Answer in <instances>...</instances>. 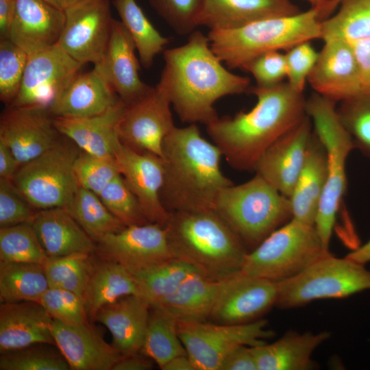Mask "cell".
<instances>
[{"label": "cell", "mask_w": 370, "mask_h": 370, "mask_svg": "<svg viewBox=\"0 0 370 370\" xmlns=\"http://www.w3.org/2000/svg\"><path fill=\"white\" fill-rule=\"evenodd\" d=\"M163 57L158 84L184 123L208 125L219 117L214 107L218 99L250 88L249 78L225 68L200 31L190 33L184 45L165 49Z\"/></svg>", "instance_id": "cell-1"}, {"label": "cell", "mask_w": 370, "mask_h": 370, "mask_svg": "<svg viewBox=\"0 0 370 370\" xmlns=\"http://www.w3.org/2000/svg\"><path fill=\"white\" fill-rule=\"evenodd\" d=\"M257 98L248 112L218 117L206 125L213 143L227 163L240 171H254L264 151L307 114L303 92L287 82L249 90Z\"/></svg>", "instance_id": "cell-2"}, {"label": "cell", "mask_w": 370, "mask_h": 370, "mask_svg": "<svg viewBox=\"0 0 370 370\" xmlns=\"http://www.w3.org/2000/svg\"><path fill=\"white\" fill-rule=\"evenodd\" d=\"M222 153L196 124L175 127L162 145L164 181L160 198L169 212L214 210L217 199L233 182L221 170Z\"/></svg>", "instance_id": "cell-3"}, {"label": "cell", "mask_w": 370, "mask_h": 370, "mask_svg": "<svg viewBox=\"0 0 370 370\" xmlns=\"http://www.w3.org/2000/svg\"><path fill=\"white\" fill-rule=\"evenodd\" d=\"M164 226L173 258L214 280L241 273L249 251L214 210L171 212Z\"/></svg>", "instance_id": "cell-4"}, {"label": "cell", "mask_w": 370, "mask_h": 370, "mask_svg": "<svg viewBox=\"0 0 370 370\" xmlns=\"http://www.w3.org/2000/svg\"><path fill=\"white\" fill-rule=\"evenodd\" d=\"M319 10L311 8L297 14L271 17L230 29H212L210 45L230 69L244 68L260 55L287 51L306 41L321 39Z\"/></svg>", "instance_id": "cell-5"}, {"label": "cell", "mask_w": 370, "mask_h": 370, "mask_svg": "<svg viewBox=\"0 0 370 370\" xmlns=\"http://www.w3.org/2000/svg\"><path fill=\"white\" fill-rule=\"evenodd\" d=\"M214 210L251 250L293 218L289 199L256 173L222 190Z\"/></svg>", "instance_id": "cell-6"}, {"label": "cell", "mask_w": 370, "mask_h": 370, "mask_svg": "<svg viewBox=\"0 0 370 370\" xmlns=\"http://www.w3.org/2000/svg\"><path fill=\"white\" fill-rule=\"evenodd\" d=\"M306 112L327 153V182L314 226L329 251L336 215L347 190L346 162L354 146L338 116L335 101L314 92L306 99Z\"/></svg>", "instance_id": "cell-7"}, {"label": "cell", "mask_w": 370, "mask_h": 370, "mask_svg": "<svg viewBox=\"0 0 370 370\" xmlns=\"http://www.w3.org/2000/svg\"><path fill=\"white\" fill-rule=\"evenodd\" d=\"M328 253L314 225L292 218L247 252L241 273L279 282Z\"/></svg>", "instance_id": "cell-8"}, {"label": "cell", "mask_w": 370, "mask_h": 370, "mask_svg": "<svg viewBox=\"0 0 370 370\" xmlns=\"http://www.w3.org/2000/svg\"><path fill=\"white\" fill-rule=\"evenodd\" d=\"M370 290V270L328 253L297 275L278 282L275 306L297 308L321 299H341Z\"/></svg>", "instance_id": "cell-9"}, {"label": "cell", "mask_w": 370, "mask_h": 370, "mask_svg": "<svg viewBox=\"0 0 370 370\" xmlns=\"http://www.w3.org/2000/svg\"><path fill=\"white\" fill-rule=\"evenodd\" d=\"M79 153L72 141L58 140L43 153L22 164L12 182L35 209L66 208L79 188L73 172Z\"/></svg>", "instance_id": "cell-10"}, {"label": "cell", "mask_w": 370, "mask_h": 370, "mask_svg": "<svg viewBox=\"0 0 370 370\" xmlns=\"http://www.w3.org/2000/svg\"><path fill=\"white\" fill-rule=\"evenodd\" d=\"M177 326L196 370H220L224 358L238 346L260 345L274 336L267 321L261 319L241 324L177 321Z\"/></svg>", "instance_id": "cell-11"}, {"label": "cell", "mask_w": 370, "mask_h": 370, "mask_svg": "<svg viewBox=\"0 0 370 370\" xmlns=\"http://www.w3.org/2000/svg\"><path fill=\"white\" fill-rule=\"evenodd\" d=\"M58 45L82 64H99L107 49L114 18L110 0H80L64 9Z\"/></svg>", "instance_id": "cell-12"}, {"label": "cell", "mask_w": 370, "mask_h": 370, "mask_svg": "<svg viewBox=\"0 0 370 370\" xmlns=\"http://www.w3.org/2000/svg\"><path fill=\"white\" fill-rule=\"evenodd\" d=\"M83 65L58 45L29 55L19 92L10 106L49 110Z\"/></svg>", "instance_id": "cell-13"}, {"label": "cell", "mask_w": 370, "mask_h": 370, "mask_svg": "<svg viewBox=\"0 0 370 370\" xmlns=\"http://www.w3.org/2000/svg\"><path fill=\"white\" fill-rule=\"evenodd\" d=\"M171 101L157 84L138 101L126 106L119 124L121 142L134 151L162 158V145L175 127Z\"/></svg>", "instance_id": "cell-14"}, {"label": "cell", "mask_w": 370, "mask_h": 370, "mask_svg": "<svg viewBox=\"0 0 370 370\" xmlns=\"http://www.w3.org/2000/svg\"><path fill=\"white\" fill-rule=\"evenodd\" d=\"M95 253L130 273L173 258L165 226L151 223L126 226L104 236L96 243Z\"/></svg>", "instance_id": "cell-15"}, {"label": "cell", "mask_w": 370, "mask_h": 370, "mask_svg": "<svg viewBox=\"0 0 370 370\" xmlns=\"http://www.w3.org/2000/svg\"><path fill=\"white\" fill-rule=\"evenodd\" d=\"M115 160L120 174L136 197L147 221L164 226L170 213L160 198L164 181L162 158L151 153L134 151L121 143Z\"/></svg>", "instance_id": "cell-16"}, {"label": "cell", "mask_w": 370, "mask_h": 370, "mask_svg": "<svg viewBox=\"0 0 370 370\" xmlns=\"http://www.w3.org/2000/svg\"><path fill=\"white\" fill-rule=\"evenodd\" d=\"M49 110L9 106L0 121V140L12 150L21 165L53 146L60 132Z\"/></svg>", "instance_id": "cell-17"}, {"label": "cell", "mask_w": 370, "mask_h": 370, "mask_svg": "<svg viewBox=\"0 0 370 370\" xmlns=\"http://www.w3.org/2000/svg\"><path fill=\"white\" fill-rule=\"evenodd\" d=\"M313 126L306 114L275 140L258 160L254 171L289 198L301 170Z\"/></svg>", "instance_id": "cell-18"}, {"label": "cell", "mask_w": 370, "mask_h": 370, "mask_svg": "<svg viewBox=\"0 0 370 370\" xmlns=\"http://www.w3.org/2000/svg\"><path fill=\"white\" fill-rule=\"evenodd\" d=\"M323 42L308 78L314 92L336 103L361 94L359 69L352 45L338 40Z\"/></svg>", "instance_id": "cell-19"}, {"label": "cell", "mask_w": 370, "mask_h": 370, "mask_svg": "<svg viewBox=\"0 0 370 370\" xmlns=\"http://www.w3.org/2000/svg\"><path fill=\"white\" fill-rule=\"evenodd\" d=\"M277 297L278 282L239 273L228 280L210 319L226 324L254 321L275 306Z\"/></svg>", "instance_id": "cell-20"}, {"label": "cell", "mask_w": 370, "mask_h": 370, "mask_svg": "<svg viewBox=\"0 0 370 370\" xmlns=\"http://www.w3.org/2000/svg\"><path fill=\"white\" fill-rule=\"evenodd\" d=\"M135 44L120 21L114 18L110 40L101 61L96 66L105 76L119 97L130 105L151 88L141 81L140 61Z\"/></svg>", "instance_id": "cell-21"}, {"label": "cell", "mask_w": 370, "mask_h": 370, "mask_svg": "<svg viewBox=\"0 0 370 370\" xmlns=\"http://www.w3.org/2000/svg\"><path fill=\"white\" fill-rule=\"evenodd\" d=\"M64 21V10L45 0H15L8 39L29 56L56 45Z\"/></svg>", "instance_id": "cell-22"}, {"label": "cell", "mask_w": 370, "mask_h": 370, "mask_svg": "<svg viewBox=\"0 0 370 370\" xmlns=\"http://www.w3.org/2000/svg\"><path fill=\"white\" fill-rule=\"evenodd\" d=\"M56 345L74 370H112L123 356L87 324H68L53 319Z\"/></svg>", "instance_id": "cell-23"}, {"label": "cell", "mask_w": 370, "mask_h": 370, "mask_svg": "<svg viewBox=\"0 0 370 370\" xmlns=\"http://www.w3.org/2000/svg\"><path fill=\"white\" fill-rule=\"evenodd\" d=\"M125 108L120 99L99 114L84 118L53 117V123L61 135L83 151L115 159L121 144L119 124Z\"/></svg>", "instance_id": "cell-24"}, {"label": "cell", "mask_w": 370, "mask_h": 370, "mask_svg": "<svg viewBox=\"0 0 370 370\" xmlns=\"http://www.w3.org/2000/svg\"><path fill=\"white\" fill-rule=\"evenodd\" d=\"M52 322L53 319L39 302L1 303V353L36 344L56 345Z\"/></svg>", "instance_id": "cell-25"}, {"label": "cell", "mask_w": 370, "mask_h": 370, "mask_svg": "<svg viewBox=\"0 0 370 370\" xmlns=\"http://www.w3.org/2000/svg\"><path fill=\"white\" fill-rule=\"evenodd\" d=\"M300 12L290 0H202L197 24L210 30L230 29Z\"/></svg>", "instance_id": "cell-26"}, {"label": "cell", "mask_w": 370, "mask_h": 370, "mask_svg": "<svg viewBox=\"0 0 370 370\" xmlns=\"http://www.w3.org/2000/svg\"><path fill=\"white\" fill-rule=\"evenodd\" d=\"M120 98L96 67L79 73L50 108L53 117L84 118L99 114Z\"/></svg>", "instance_id": "cell-27"}, {"label": "cell", "mask_w": 370, "mask_h": 370, "mask_svg": "<svg viewBox=\"0 0 370 370\" xmlns=\"http://www.w3.org/2000/svg\"><path fill=\"white\" fill-rule=\"evenodd\" d=\"M150 310L145 299L131 295L101 307L95 319L109 330L112 345L123 356H129L140 352Z\"/></svg>", "instance_id": "cell-28"}, {"label": "cell", "mask_w": 370, "mask_h": 370, "mask_svg": "<svg viewBox=\"0 0 370 370\" xmlns=\"http://www.w3.org/2000/svg\"><path fill=\"white\" fill-rule=\"evenodd\" d=\"M229 279L218 280L193 273L174 293L151 308L164 311L177 321H206Z\"/></svg>", "instance_id": "cell-29"}, {"label": "cell", "mask_w": 370, "mask_h": 370, "mask_svg": "<svg viewBox=\"0 0 370 370\" xmlns=\"http://www.w3.org/2000/svg\"><path fill=\"white\" fill-rule=\"evenodd\" d=\"M32 224L49 258L95 251L96 243L65 208L39 210Z\"/></svg>", "instance_id": "cell-30"}, {"label": "cell", "mask_w": 370, "mask_h": 370, "mask_svg": "<svg viewBox=\"0 0 370 370\" xmlns=\"http://www.w3.org/2000/svg\"><path fill=\"white\" fill-rule=\"evenodd\" d=\"M328 331L299 333L289 330L272 343L251 347L258 370H309L317 367L313 352L330 338Z\"/></svg>", "instance_id": "cell-31"}, {"label": "cell", "mask_w": 370, "mask_h": 370, "mask_svg": "<svg viewBox=\"0 0 370 370\" xmlns=\"http://www.w3.org/2000/svg\"><path fill=\"white\" fill-rule=\"evenodd\" d=\"M327 177L326 151L313 130L301 170L288 198L293 219L314 225Z\"/></svg>", "instance_id": "cell-32"}, {"label": "cell", "mask_w": 370, "mask_h": 370, "mask_svg": "<svg viewBox=\"0 0 370 370\" xmlns=\"http://www.w3.org/2000/svg\"><path fill=\"white\" fill-rule=\"evenodd\" d=\"M138 294L134 277L126 268L99 258L92 259L83 297L89 317L95 319L98 310L106 304Z\"/></svg>", "instance_id": "cell-33"}, {"label": "cell", "mask_w": 370, "mask_h": 370, "mask_svg": "<svg viewBox=\"0 0 370 370\" xmlns=\"http://www.w3.org/2000/svg\"><path fill=\"white\" fill-rule=\"evenodd\" d=\"M49 288L44 265L0 261V301L39 302Z\"/></svg>", "instance_id": "cell-34"}, {"label": "cell", "mask_w": 370, "mask_h": 370, "mask_svg": "<svg viewBox=\"0 0 370 370\" xmlns=\"http://www.w3.org/2000/svg\"><path fill=\"white\" fill-rule=\"evenodd\" d=\"M112 5L133 39L140 64L150 69L156 56L164 52L170 39L154 27L136 0H113Z\"/></svg>", "instance_id": "cell-35"}, {"label": "cell", "mask_w": 370, "mask_h": 370, "mask_svg": "<svg viewBox=\"0 0 370 370\" xmlns=\"http://www.w3.org/2000/svg\"><path fill=\"white\" fill-rule=\"evenodd\" d=\"M195 272L199 271L172 258L131 273L137 286L138 296L152 307L174 293L187 277Z\"/></svg>", "instance_id": "cell-36"}, {"label": "cell", "mask_w": 370, "mask_h": 370, "mask_svg": "<svg viewBox=\"0 0 370 370\" xmlns=\"http://www.w3.org/2000/svg\"><path fill=\"white\" fill-rule=\"evenodd\" d=\"M338 11L321 22L323 41L350 44L370 39V0H342Z\"/></svg>", "instance_id": "cell-37"}, {"label": "cell", "mask_w": 370, "mask_h": 370, "mask_svg": "<svg viewBox=\"0 0 370 370\" xmlns=\"http://www.w3.org/2000/svg\"><path fill=\"white\" fill-rule=\"evenodd\" d=\"M140 352L151 358L160 369L172 358L186 355L178 334L177 321L164 311L151 308Z\"/></svg>", "instance_id": "cell-38"}, {"label": "cell", "mask_w": 370, "mask_h": 370, "mask_svg": "<svg viewBox=\"0 0 370 370\" xmlns=\"http://www.w3.org/2000/svg\"><path fill=\"white\" fill-rule=\"evenodd\" d=\"M65 208L95 243L126 227L109 211L98 195L82 188H78Z\"/></svg>", "instance_id": "cell-39"}, {"label": "cell", "mask_w": 370, "mask_h": 370, "mask_svg": "<svg viewBox=\"0 0 370 370\" xmlns=\"http://www.w3.org/2000/svg\"><path fill=\"white\" fill-rule=\"evenodd\" d=\"M49 259L32 223L0 228V261L45 266Z\"/></svg>", "instance_id": "cell-40"}, {"label": "cell", "mask_w": 370, "mask_h": 370, "mask_svg": "<svg viewBox=\"0 0 370 370\" xmlns=\"http://www.w3.org/2000/svg\"><path fill=\"white\" fill-rule=\"evenodd\" d=\"M91 255L76 253L49 258L44 266L49 287L69 291L83 298L92 264Z\"/></svg>", "instance_id": "cell-41"}, {"label": "cell", "mask_w": 370, "mask_h": 370, "mask_svg": "<svg viewBox=\"0 0 370 370\" xmlns=\"http://www.w3.org/2000/svg\"><path fill=\"white\" fill-rule=\"evenodd\" d=\"M336 112L354 149L370 159V94L361 93L341 101Z\"/></svg>", "instance_id": "cell-42"}, {"label": "cell", "mask_w": 370, "mask_h": 370, "mask_svg": "<svg viewBox=\"0 0 370 370\" xmlns=\"http://www.w3.org/2000/svg\"><path fill=\"white\" fill-rule=\"evenodd\" d=\"M74 175L79 188L99 195L116 176L120 175L114 158L79 152L73 165Z\"/></svg>", "instance_id": "cell-43"}, {"label": "cell", "mask_w": 370, "mask_h": 370, "mask_svg": "<svg viewBox=\"0 0 370 370\" xmlns=\"http://www.w3.org/2000/svg\"><path fill=\"white\" fill-rule=\"evenodd\" d=\"M29 55L10 39L0 40V99L11 105L21 85Z\"/></svg>", "instance_id": "cell-44"}, {"label": "cell", "mask_w": 370, "mask_h": 370, "mask_svg": "<svg viewBox=\"0 0 370 370\" xmlns=\"http://www.w3.org/2000/svg\"><path fill=\"white\" fill-rule=\"evenodd\" d=\"M98 195L109 211L125 226L149 223L136 197L121 174L111 181Z\"/></svg>", "instance_id": "cell-45"}, {"label": "cell", "mask_w": 370, "mask_h": 370, "mask_svg": "<svg viewBox=\"0 0 370 370\" xmlns=\"http://www.w3.org/2000/svg\"><path fill=\"white\" fill-rule=\"evenodd\" d=\"M36 344L17 350L1 353V370H69L71 367L62 356Z\"/></svg>", "instance_id": "cell-46"}, {"label": "cell", "mask_w": 370, "mask_h": 370, "mask_svg": "<svg viewBox=\"0 0 370 370\" xmlns=\"http://www.w3.org/2000/svg\"><path fill=\"white\" fill-rule=\"evenodd\" d=\"M39 303L53 319L68 324L88 323L84 299L71 291L49 287Z\"/></svg>", "instance_id": "cell-47"}, {"label": "cell", "mask_w": 370, "mask_h": 370, "mask_svg": "<svg viewBox=\"0 0 370 370\" xmlns=\"http://www.w3.org/2000/svg\"><path fill=\"white\" fill-rule=\"evenodd\" d=\"M202 0H149L157 13L180 35H189L197 27Z\"/></svg>", "instance_id": "cell-48"}, {"label": "cell", "mask_w": 370, "mask_h": 370, "mask_svg": "<svg viewBox=\"0 0 370 370\" xmlns=\"http://www.w3.org/2000/svg\"><path fill=\"white\" fill-rule=\"evenodd\" d=\"M34 209L12 180L0 178V227L32 223Z\"/></svg>", "instance_id": "cell-49"}, {"label": "cell", "mask_w": 370, "mask_h": 370, "mask_svg": "<svg viewBox=\"0 0 370 370\" xmlns=\"http://www.w3.org/2000/svg\"><path fill=\"white\" fill-rule=\"evenodd\" d=\"M285 52L287 82L297 92H303L319 52L310 41L299 43Z\"/></svg>", "instance_id": "cell-50"}, {"label": "cell", "mask_w": 370, "mask_h": 370, "mask_svg": "<svg viewBox=\"0 0 370 370\" xmlns=\"http://www.w3.org/2000/svg\"><path fill=\"white\" fill-rule=\"evenodd\" d=\"M250 73L258 87L278 85L286 78L284 53L271 51L262 53L251 61L243 69Z\"/></svg>", "instance_id": "cell-51"}, {"label": "cell", "mask_w": 370, "mask_h": 370, "mask_svg": "<svg viewBox=\"0 0 370 370\" xmlns=\"http://www.w3.org/2000/svg\"><path fill=\"white\" fill-rule=\"evenodd\" d=\"M220 370H258L251 347L240 345L234 349L224 358Z\"/></svg>", "instance_id": "cell-52"}, {"label": "cell", "mask_w": 370, "mask_h": 370, "mask_svg": "<svg viewBox=\"0 0 370 370\" xmlns=\"http://www.w3.org/2000/svg\"><path fill=\"white\" fill-rule=\"evenodd\" d=\"M351 45L358 63L362 93L370 94V39Z\"/></svg>", "instance_id": "cell-53"}, {"label": "cell", "mask_w": 370, "mask_h": 370, "mask_svg": "<svg viewBox=\"0 0 370 370\" xmlns=\"http://www.w3.org/2000/svg\"><path fill=\"white\" fill-rule=\"evenodd\" d=\"M21 166L10 147L0 140V178L12 181Z\"/></svg>", "instance_id": "cell-54"}, {"label": "cell", "mask_w": 370, "mask_h": 370, "mask_svg": "<svg viewBox=\"0 0 370 370\" xmlns=\"http://www.w3.org/2000/svg\"><path fill=\"white\" fill-rule=\"evenodd\" d=\"M153 367V361L141 352L123 356L112 370H148Z\"/></svg>", "instance_id": "cell-55"}, {"label": "cell", "mask_w": 370, "mask_h": 370, "mask_svg": "<svg viewBox=\"0 0 370 370\" xmlns=\"http://www.w3.org/2000/svg\"><path fill=\"white\" fill-rule=\"evenodd\" d=\"M14 11L15 0H0V40L8 39Z\"/></svg>", "instance_id": "cell-56"}, {"label": "cell", "mask_w": 370, "mask_h": 370, "mask_svg": "<svg viewBox=\"0 0 370 370\" xmlns=\"http://www.w3.org/2000/svg\"><path fill=\"white\" fill-rule=\"evenodd\" d=\"M161 369L196 370L194 365L187 354L178 356L172 358Z\"/></svg>", "instance_id": "cell-57"}, {"label": "cell", "mask_w": 370, "mask_h": 370, "mask_svg": "<svg viewBox=\"0 0 370 370\" xmlns=\"http://www.w3.org/2000/svg\"><path fill=\"white\" fill-rule=\"evenodd\" d=\"M347 258L361 264L370 262V240L362 245H359L345 256Z\"/></svg>", "instance_id": "cell-58"}, {"label": "cell", "mask_w": 370, "mask_h": 370, "mask_svg": "<svg viewBox=\"0 0 370 370\" xmlns=\"http://www.w3.org/2000/svg\"><path fill=\"white\" fill-rule=\"evenodd\" d=\"M342 0H329L327 4L323 8L320 12L321 19L323 20L324 17L328 16L331 12L338 6L340 2Z\"/></svg>", "instance_id": "cell-59"}, {"label": "cell", "mask_w": 370, "mask_h": 370, "mask_svg": "<svg viewBox=\"0 0 370 370\" xmlns=\"http://www.w3.org/2000/svg\"><path fill=\"white\" fill-rule=\"evenodd\" d=\"M308 1L312 8H317L319 10V13L323 8L327 4L329 0H305Z\"/></svg>", "instance_id": "cell-60"}, {"label": "cell", "mask_w": 370, "mask_h": 370, "mask_svg": "<svg viewBox=\"0 0 370 370\" xmlns=\"http://www.w3.org/2000/svg\"><path fill=\"white\" fill-rule=\"evenodd\" d=\"M47 2L61 9L64 10V5L63 3V0H45Z\"/></svg>", "instance_id": "cell-61"}, {"label": "cell", "mask_w": 370, "mask_h": 370, "mask_svg": "<svg viewBox=\"0 0 370 370\" xmlns=\"http://www.w3.org/2000/svg\"><path fill=\"white\" fill-rule=\"evenodd\" d=\"M80 0H63V3H64V9L70 5H72L77 1H79Z\"/></svg>", "instance_id": "cell-62"}]
</instances>
